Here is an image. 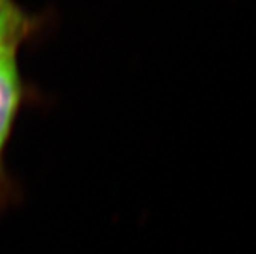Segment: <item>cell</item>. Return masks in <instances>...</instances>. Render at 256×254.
Wrapping results in <instances>:
<instances>
[{
	"mask_svg": "<svg viewBox=\"0 0 256 254\" xmlns=\"http://www.w3.org/2000/svg\"><path fill=\"white\" fill-rule=\"evenodd\" d=\"M31 28V20L12 0H0V57L16 54Z\"/></svg>",
	"mask_w": 256,
	"mask_h": 254,
	"instance_id": "obj_2",
	"label": "cell"
},
{
	"mask_svg": "<svg viewBox=\"0 0 256 254\" xmlns=\"http://www.w3.org/2000/svg\"><path fill=\"white\" fill-rule=\"evenodd\" d=\"M12 198V187H4L0 186V210L4 209L5 204Z\"/></svg>",
	"mask_w": 256,
	"mask_h": 254,
	"instance_id": "obj_3",
	"label": "cell"
},
{
	"mask_svg": "<svg viewBox=\"0 0 256 254\" xmlns=\"http://www.w3.org/2000/svg\"><path fill=\"white\" fill-rule=\"evenodd\" d=\"M23 97V86L16 61V54L0 57V186L12 187L5 170V149Z\"/></svg>",
	"mask_w": 256,
	"mask_h": 254,
	"instance_id": "obj_1",
	"label": "cell"
}]
</instances>
